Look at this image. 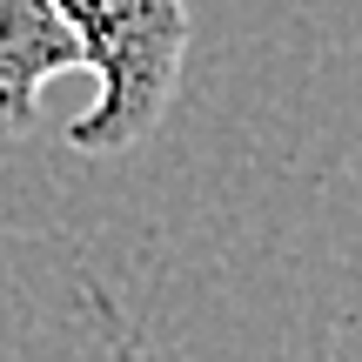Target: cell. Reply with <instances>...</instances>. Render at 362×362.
Here are the masks:
<instances>
[{
    "label": "cell",
    "instance_id": "cell-2",
    "mask_svg": "<svg viewBox=\"0 0 362 362\" xmlns=\"http://www.w3.org/2000/svg\"><path fill=\"white\" fill-rule=\"evenodd\" d=\"M67 67H88L74 21L54 0H0V115L21 134L40 107V88Z\"/></svg>",
    "mask_w": 362,
    "mask_h": 362
},
{
    "label": "cell",
    "instance_id": "cell-1",
    "mask_svg": "<svg viewBox=\"0 0 362 362\" xmlns=\"http://www.w3.org/2000/svg\"><path fill=\"white\" fill-rule=\"evenodd\" d=\"M74 21L94 74V107L67 121L81 155H128L161 128L181 61H188V7L181 0H54Z\"/></svg>",
    "mask_w": 362,
    "mask_h": 362
}]
</instances>
